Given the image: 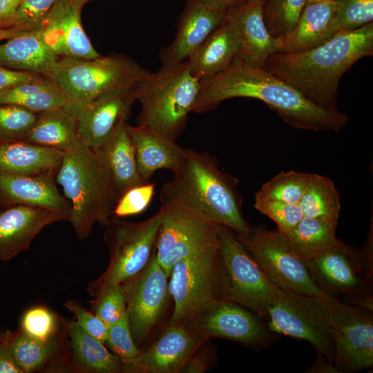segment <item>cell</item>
I'll list each match as a JSON object with an SVG mask.
<instances>
[{
  "instance_id": "52a82bcc",
  "label": "cell",
  "mask_w": 373,
  "mask_h": 373,
  "mask_svg": "<svg viewBox=\"0 0 373 373\" xmlns=\"http://www.w3.org/2000/svg\"><path fill=\"white\" fill-rule=\"evenodd\" d=\"M169 278L174 302L171 324H189L218 301L231 299L219 247L178 261Z\"/></svg>"
},
{
  "instance_id": "f907efd6",
  "label": "cell",
  "mask_w": 373,
  "mask_h": 373,
  "mask_svg": "<svg viewBox=\"0 0 373 373\" xmlns=\"http://www.w3.org/2000/svg\"><path fill=\"white\" fill-rule=\"evenodd\" d=\"M23 0H0V30L10 28Z\"/></svg>"
},
{
  "instance_id": "8d00e7d4",
  "label": "cell",
  "mask_w": 373,
  "mask_h": 373,
  "mask_svg": "<svg viewBox=\"0 0 373 373\" xmlns=\"http://www.w3.org/2000/svg\"><path fill=\"white\" fill-rule=\"evenodd\" d=\"M307 0H264L262 17L269 33L283 38L295 27Z\"/></svg>"
},
{
  "instance_id": "2e32d148",
  "label": "cell",
  "mask_w": 373,
  "mask_h": 373,
  "mask_svg": "<svg viewBox=\"0 0 373 373\" xmlns=\"http://www.w3.org/2000/svg\"><path fill=\"white\" fill-rule=\"evenodd\" d=\"M189 325L208 341L224 338L256 350L265 349L276 340L259 316L230 298L215 303Z\"/></svg>"
},
{
  "instance_id": "5b68a950",
  "label": "cell",
  "mask_w": 373,
  "mask_h": 373,
  "mask_svg": "<svg viewBox=\"0 0 373 373\" xmlns=\"http://www.w3.org/2000/svg\"><path fill=\"white\" fill-rule=\"evenodd\" d=\"M200 88L186 60L149 72L138 84V124L175 140L186 127Z\"/></svg>"
},
{
  "instance_id": "4316f807",
  "label": "cell",
  "mask_w": 373,
  "mask_h": 373,
  "mask_svg": "<svg viewBox=\"0 0 373 373\" xmlns=\"http://www.w3.org/2000/svg\"><path fill=\"white\" fill-rule=\"evenodd\" d=\"M64 152L26 140L0 143V172L24 175H56Z\"/></svg>"
},
{
  "instance_id": "11a10c76",
  "label": "cell",
  "mask_w": 373,
  "mask_h": 373,
  "mask_svg": "<svg viewBox=\"0 0 373 373\" xmlns=\"http://www.w3.org/2000/svg\"><path fill=\"white\" fill-rule=\"evenodd\" d=\"M323 1V0H307L306 4L309 3L316 2V1Z\"/></svg>"
},
{
  "instance_id": "7c38bea8",
  "label": "cell",
  "mask_w": 373,
  "mask_h": 373,
  "mask_svg": "<svg viewBox=\"0 0 373 373\" xmlns=\"http://www.w3.org/2000/svg\"><path fill=\"white\" fill-rule=\"evenodd\" d=\"M235 235L278 287L311 296L321 293L306 262L296 254L280 231L249 226L245 233Z\"/></svg>"
},
{
  "instance_id": "44dd1931",
  "label": "cell",
  "mask_w": 373,
  "mask_h": 373,
  "mask_svg": "<svg viewBox=\"0 0 373 373\" xmlns=\"http://www.w3.org/2000/svg\"><path fill=\"white\" fill-rule=\"evenodd\" d=\"M263 1L246 3L226 14L238 39V59L256 68H264L267 58L281 52L282 38L268 32L262 17Z\"/></svg>"
},
{
  "instance_id": "7402d4cb",
  "label": "cell",
  "mask_w": 373,
  "mask_h": 373,
  "mask_svg": "<svg viewBox=\"0 0 373 373\" xmlns=\"http://www.w3.org/2000/svg\"><path fill=\"white\" fill-rule=\"evenodd\" d=\"M226 19V14L187 0L172 43L160 53L162 66L184 61Z\"/></svg>"
},
{
  "instance_id": "484cf974",
  "label": "cell",
  "mask_w": 373,
  "mask_h": 373,
  "mask_svg": "<svg viewBox=\"0 0 373 373\" xmlns=\"http://www.w3.org/2000/svg\"><path fill=\"white\" fill-rule=\"evenodd\" d=\"M239 53L235 32L226 17L186 61L192 75L201 82L224 70L238 58Z\"/></svg>"
},
{
  "instance_id": "83f0119b",
  "label": "cell",
  "mask_w": 373,
  "mask_h": 373,
  "mask_svg": "<svg viewBox=\"0 0 373 373\" xmlns=\"http://www.w3.org/2000/svg\"><path fill=\"white\" fill-rule=\"evenodd\" d=\"M80 106L72 104L37 113V118L25 140L64 152L82 142L78 133L77 114Z\"/></svg>"
},
{
  "instance_id": "4fadbf2b",
  "label": "cell",
  "mask_w": 373,
  "mask_h": 373,
  "mask_svg": "<svg viewBox=\"0 0 373 373\" xmlns=\"http://www.w3.org/2000/svg\"><path fill=\"white\" fill-rule=\"evenodd\" d=\"M266 321L271 332L307 341L316 351L317 360L334 365V341L318 296L278 288Z\"/></svg>"
},
{
  "instance_id": "7dc6e473",
  "label": "cell",
  "mask_w": 373,
  "mask_h": 373,
  "mask_svg": "<svg viewBox=\"0 0 373 373\" xmlns=\"http://www.w3.org/2000/svg\"><path fill=\"white\" fill-rule=\"evenodd\" d=\"M15 334L8 329L0 330V373H23L13 354Z\"/></svg>"
},
{
  "instance_id": "f35d334b",
  "label": "cell",
  "mask_w": 373,
  "mask_h": 373,
  "mask_svg": "<svg viewBox=\"0 0 373 373\" xmlns=\"http://www.w3.org/2000/svg\"><path fill=\"white\" fill-rule=\"evenodd\" d=\"M58 0H23L18 8L12 26L0 30V41L30 32L37 28Z\"/></svg>"
},
{
  "instance_id": "74e56055",
  "label": "cell",
  "mask_w": 373,
  "mask_h": 373,
  "mask_svg": "<svg viewBox=\"0 0 373 373\" xmlns=\"http://www.w3.org/2000/svg\"><path fill=\"white\" fill-rule=\"evenodd\" d=\"M37 115V113L18 105L0 104V143L25 140Z\"/></svg>"
},
{
  "instance_id": "bcb514c9",
  "label": "cell",
  "mask_w": 373,
  "mask_h": 373,
  "mask_svg": "<svg viewBox=\"0 0 373 373\" xmlns=\"http://www.w3.org/2000/svg\"><path fill=\"white\" fill-rule=\"evenodd\" d=\"M64 306L73 313L76 323L83 331L102 343H106L108 326L99 317L86 310L75 300H68L64 303Z\"/></svg>"
},
{
  "instance_id": "277c9868",
  "label": "cell",
  "mask_w": 373,
  "mask_h": 373,
  "mask_svg": "<svg viewBox=\"0 0 373 373\" xmlns=\"http://www.w3.org/2000/svg\"><path fill=\"white\" fill-rule=\"evenodd\" d=\"M55 181L70 203L69 222L79 240L92 233L95 223L106 225L120 195L94 149L81 142L65 151Z\"/></svg>"
},
{
  "instance_id": "7a4b0ae2",
  "label": "cell",
  "mask_w": 373,
  "mask_h": 373,
  "mask_svg": "<svg viewBox=\"0 0 373 373\" xmlns=\"http://www.w3.org/2000/svg\"><path fill=\"white\" fill-rule=\"evenodd\" d=\"M373 55V22L342 31L323 44L299 53L277 52L264 68L285 82L316 105L337 109L343 75L358 60Z\"/></svg>"
},
{
  "instance_id": "836d02e7",
  "label": "cell",
  "mask_w": 373,
  "mask_h": 373,
  "mask_svg": "<svg viewBox=\"0 0 373 373\" xmlns=\"http://www.w3.org/2000/svg\"><path fill=\"white\" fill-rule=\"evenodd\" d=\"M298 205L305 217L338 224L340 195L334 182L327 177L312 174Z\"/></svg>"
},
{
  "instance_id": "b9f144b4",
  "label": "cell",
  "mask_w": 373,
  "mask_h": 373,
  "mask_svg": "<svg viewBox=\"0 0 373 373\" xmlns=\"http://www.w3.org/2000/svg\"><path fill=\"white\" fill-rule=\"evenodd\" d=\"M340 32L359 28L373 22V0H334Z\"/></svg>"
},
{
  "instance_id": "60d3db41",
  "label": "cell",
  "mask_w": 373,
  "mask_h": 373,
  "mask_svg": "<svg viewBox=\"0 0 373 373\" xmlns=\"http://www.w3.org/2000/svg\"><path fill=\"white\" fill-rule=\"evenodd\" d=\"M19 329L34 339L50 342L55 340L57 318L49 309L43 306L34 307L23 314Z\"/></svg>"
},
{
  "instance_id": "8992f818",
  "label": "cell",
  "mask_w": 373,
  "mask_h": 373,
  "mask_svg": "<svg viewBox=\"0 0 373 373\" xmlns=\"http://www.w3.org/2000/svg\"><path fill=\"white\" fill-rule=\"evenodd\" d=\"M149 71L120 54L92 59L58 58L43 74L61 89L70 104L82 106L108 90L134 85Z\"/></svg>"
},
{
  "instance_id": "816d5d0a",
  "label": "cell",
  "mask_w": 373,
  "mask_h": 373,
  "mask_svg": "<svg viewBox=\"0 0 373 373\" xmlns=\"http://www.w3.org/2000/svg\"><path fill=\"white\" fill-rule=\"evenodd\" d=\"M206 7L227 14L245 4L244 0H194Z\"/></svg>"
},
{
  "instance_id": "f546056e",
  "label": "cell",
  "mask_w": 373,
  "mask_h": 373,
  "mask_svg": "<svg viewBox=\"0 0 373 373\" xmlns=\"http://www.w3.org/2000/svg\"><path fill=\"white\" fill-rule=\"evenodd\" d=\"M59 58L33 32H25L0 44V64L12 70L43 75Z\"/></svg>"
},
{
  "instance_id": "7bdbcfd3",
  "label": "cell",
  "mask_w": 373,
  "mask_h": 373,
  "mask_svg": "<svg viewBox=\"0 0 373 373\" xmlns=\"http://www.w3.org/2000/svg\"><path fill=\"white\" fill-rule=\"evenodd\" d=\"M255 208L271 219L284 234L291 231L304 217L297 204L255 200Z\"/></svg>"
},
{
  "instance_id": "ffe728a7",
  "label": "cell",
  "mask_w": 373,
  "mask_h": 373,
  "mask_svg": "<svg viewBox=\"0 0 373 373\" xmlns=\"http://www.w3.org/2000/svg\"><path fill=\"white\" fill-rule=\"evenodd\" d=\"M70 213L41 207L0 208V260L8 261L29 248L46 227L69 221Z\"/></svg>"
},
{
  "instance_id": "603a6c76",
  "label": "cell",
  "mask_w": 373,
  "mask_h": 373,
  "mask_svg": "<svg viewBox=\"0 0 373 373\" xmlns=\"http://www.w3.org/2000/svg\"><path fill=\"white\" fill-rule=\"evenodd\" d=\"M15 205L41 207L71 212L70 203L57 187L55 176L0 172V208Z\"/></svg>"
},
{
  "instance_id": "d590c367",
  "label": "cell",
  "mask_w": 373,
  "mask_h": 373,
  "mask_svg": "<svg viewBox=\"0 0 373 373\" xmlns=\"http://www.w3.org/2000/svg\"><path fill=\"white\" fill-rule=\"evenodd\" d=\"M12 350L15 359L23 373L37 370L58 351L56 340L42 342L34 339L20 329L15 332Z\"/></svg>"
},
{
  "instance_id": "e575fe53",
  "label": "cell",
  "mask_w": 373,
  "mask_h": 373,
  "mask_svg": "<svg viewBox=\"0 0 373 373\" xmlns=\"http://www.w3.org/2000/svg\"><path fill=\"white\" fill-rule=\"evenodd\" d=\"M312 177L303 172H280L261 186L255 200L298 204Z\"/></svg>"
},
{
  "instance_id": "f6af8a7d",
  "label": "cell",
  "mask_w": 373,
  "mask_h": 373,
  "mask_svg": "<svg viewBox=\"0 0 373 373\" xmlns=\"http://www.w3.org/2000/svg\"><path fill=\"white\" fill-rule=\"evenodd\" d=\"M155 188V184L147 182L129 189L119 198L113 216L122 218L141 213L149 207Z\"/></svg>"
},
{
  "instance_id": "ba28073f",
  "label": "cell",
  "mask_w": 373,
  "mask_h": 373,
  "mask_svg": "<svg viewBox=\"0 0 373 373\" xmlns=\"http://www.w3.org/2000/svg\"><path fill=\"white\" fill-rule=\"evenodd\" d=\"M372 237L356 249L338 240L323 254L306 262L320 289L341 302L372 311Z\"/></svg>"
},
{
  "instance_id": "9c48e42d",
  "label": "cell",
  "mask_w": 373,
  "mask_h": 373,
  "mask_svg": "<svg viewBox=\"0 0 373 373\" xmlns=\"http://www.w3.org/2000/svg\"><path fill=\"white\" fill-rule=\"evenodd\" d=\"M162 207L149 218L132 222L113 216L106 224L104 239L110 260L104 272L90 281L87 292L95 298L105 287L124 284L139 274L147 265L162 221Z\"/></svg>"
},
{
  "instance_id": "1f68e13d",
  "label": "cell",
  "mask_w": 373,
  "mask_h": 373,
  "mask_svg": "<svg viewBox=\"0 0 373 373\" xmlns=\"http://www.w3.org/2000/svg\"><path fill=\"white\" fill-rule=\"evenodd\" d=\"M336 227L327 220L304 216L285 236L296 254L306 262L337 243Z\"/></svg>"
},
{
  "instance_id": "f5cc1de1",
  "label": "cell",
  "mask_w": 373,
  "mask_h": 373,
  "mask_svg": "<svg viewBox=\"0 0 373 373\" xmlns=\"http://www.w3.org/2000/svg\"><path fill=\"white\" fill-rule=\"evenodd\" d=\"M71 1L83 7L86 3H88L90 0H71Z\"/></svg>"
},
{
  "instance_id": "681fc988",
  "label": "cell",
  "mask_w": 373,
  "mask_h": 373,
  "mask_svg": "<svg viewBox=\"0 0 373 373\" xmlns=\"http://www.w3.org/2000/svg\"><path fill=\"white\" fill-rule=\"evenodd\" d=\"M203 346V345H202ZM200 347L188 360L181 372L203 373L211 365L209 352Z\"/></svg>"
},
{
  "instance_id": "d4e9b609",
  "label": "cell",
  "mask_w": 373,
  "mask_h": 373,
  "mask_svg": "<svg viewBox=\"0 0 373 373\" xmlns=\"http://www.w3.org/2000/svg\"><path fill=\"white\" fill-rule=\"evenodd\" d=\"M126 131L134 146L138 171L149 182L155 171H173L185 157L188 149L175 140L164 136L147 126L126 123Z\"/></svg>"
},
{
  "instance_id": "5bb4252c",
  "label": "cell",
  "mask_w": 373,
  "mask_h": 373,
  "mask_svg": "<svg viewBox=\"0 0 373 373\" xmlns=\"http://www.w3.org/2000/svg\"><path fill=\"white\" fill-rule=\"evenodd\" d=\"M219 251L229 279L231 299L266 321L279 287L265 274L234 232L224 225H219Z\"/></svg>"
},
{
  "instance_id": "c3c4849f",
  "label": "cell",
  "mask_w": 373,
  "mask_h": 373,
  "mask_svg": "<svg viewBox=\"0 0 373 373\" xmlns=\"http://www.w3.org/2000/svg\"><path fill=\"white\" fill-rule=\"evenodd\" d=\"M43 75L12 70L0 64V93L20 84L39 79Z\"/></svg>"
},
{
  "instance_id": "e0dca14e",
  "label": "cell",
  "mask_w": 373,
  "mask_h": 373,
  "mask_svg": "<svg viewBox=\"0 0 373 373\" xmlns=\"http://www.w3.org/2000/svg\"><path fill=\"white\" fill-rule=\"evenodd\" d=\"M208 340L189 324H171L148 348L122 363L123 371L135 373L181 372L190 357Z\"/></svg>"
},
{
  "instance_id": "8fae6325",
  "label": "cell",
  "mask_w": 373,
  "mask_h": 373,
  "mask_svg": "<svg viewBox=\"0 0 373 373\" xmlns=\"http://www.w3.org/2000/svg\"><path fill=\"white\" fill-rule=\"evenodd\" d=\"M334 345L336 372L352 373L373 365V314L365 307L341 302L321 291Z\"/></svg>"
},
{
  "instance_id": "f1b7e54d",
  "label": "cell",
  "mask_w": 373,
  "mask_h": 373,
  "mask_svg": "<svg viewBox=\"0 0 373 373\" xmlns=\"http://www.w3.org/2000/svg\"><path fill=\"white\" fill-rule=\"evenodd\" d=\"M126 122H122L102 146L93 149L109 170L120 197L129 189L147 183L138 171Z\"/></svg>"
},
{
  "instance_id": "9a60e30c",
  "label": "cell",
  "mask_w": 373,
  "mask_h": 373,
  "mask_svg": "<svg viewBox=\"0 0 373 373\" xmlns=\"http://www.w3.org/2000/svg\"><path fill=\"white\" fill-rule=\"evenodd\" d=\"M168 277L153 251L146 267L122 284L126 296V315L138 347L157 325L170 296Z\"/></svg>"
},
{
  "instance_id": "30bf717a",
  "label": "cell",
  "mask_w": 373,
  "mask_h": 373,
  "mask_svg": "<svg viewBox=\"0 0 373 373\" xmlns=\"http://www.w3.org/2000/svg\"><path fill=\"white\" fill-rule=\"evenodd\" d=\"M160 200L164 215L153 252L169 278L178 261L219 247V224L178 200Z\"/></svg>"
},
{
  "instance_id": "ac0fdd59",
  "label": "cell",
  "mask_w": 373,
  "mask_h": 373,
  "mask_svg": "<svg viewBox=\"0 0 373 373\" xmlns=\"http://www.w3.org/2000/svg\"><path fill=\"white\" fill-rule=\"evenodd\" d=\"M139 82L105 92L80 107L77 126L82 144L96 149L126 122L137 98Z\"/></svg>"
},
{
  "instance_id": "6da1fadb",
  "label": "cell",
  "mask_w": 373,
  "mask_h": 373,
  "mask_svg": "<svg viewBox=\"0 0 373 373\" xmlns=\"http://www.w3.org/2000/svg\"><path fill=\"white\" fill-rule=\"evenodd\" d=\"M235 97L259 99L291 126L307 131L338 133L349 117L338 109L320 107L270 71L237 59L218 75L200 82L192 112L202 113Z\"/></svg>"
},
{
  "instance_id": "d6a6232c",
  "label": "cell",
  "mask_w": 373,
  "mask_h": 373,
  "mask_svg": "<svg viewBox=\"0 0 373 373\" xmlns=\"http://www.w3.org/2000/svg\"><path fill=\"white\" fill-rule=\"evenodd\" d=\"M68 332L74 358L82 369L95 373L123 372L120 359L104 343L83 331L75 321L70 322Z\"/></svg>"
},
{
  "instance_id": "ab89813d",
  "label": "cell",
  "mask_w": 373,
  "mask_h": 373,
  "mask_svg": "<svg viewBox=\"0 0 373 373\" xmlns=\"http://www.w3.org/2000/svg\"><path fill=\"white\" fill-rule=\"evenodd\" d=\"M91 302L95 314L108 327L126 314V296L122 284H114L103 289Z\"/></svg>"
},
{
  "instance_id": "4dcf8cb0",
  "label": "cell",
  "mask_w": 373,
  "mask_h": 373,
  "mask_svg": "<svg viewBox=\"0 0 373 373\" xmlns=\"http://www.w3.org/2000/svg\"><path fill=\"white\" fill-rule=\"evenodd\" d=\"M0 104H15L35 113L62 107L70 102L56 84L43 75L0 93Z\"/></svg>"
},
{
  "instance_id": "ee69618b",
  "label": "cell",
  "mask_w": 373,
  "mask_h": 373,
  "mask_svg": "<svg viewBox=\"0 0 373 373\" xmlns=\"http://www.w3.org/2000/svg\"><path fill=\"white\" fill-rule=\"evenodd\" d=\"M106 343L122 363L135 358L139 354L140 350L131 335L126 312L118 322L108 327Z\"/></svg>"
},
{
  "instance_id": "db71d44e",
  "label": "cell",
  "mask_w": 373,
  "mask_h": 373,
  "mask_svg": "<svg viewBox=\"0 0 373 373\" xmlns=\"http://www.w3.org/2000/svg\"><path fill=\"white\" fill-rule=\"evenodd\" d=\"M245 3H253L258 1H262L264 0H244Z\"/></svg>"
},
{
  "instance_id": "3957f363",
  "label": "cell",
  "mask_w": 373,
  "mask_h": 373,
  "mask_svg": "<svg viewBox=\"0 0 373 373\" xmlns=\"http://www.w3.org/2000/svg\"><path fill=\"white\" fill-rule=\"evenodd\" d=\"M172 172L173 177L162 186L160 198L178 200L235 233L249 229L242 213L236 180L224 173L210 155L188 149L183 160Z\"/></svg>"
},
{
  "instance_id": "cb8c5ba5",
  "label": "cell",
  "mask_w": 373,
  "mask_h": 373,
  "mask_svg": "<svg viewBox=\"0 0 373 373\" xmlns=\"http://www.w3.org/2000/svg\"><path fill=\"white\" fill-rule=\"evenodd\" d=\"M334 0L307 3L294 29L282 38V52L299 53L314 48L340 32Z\"/></svg>"
},
{
  "instance_id": "d6986e66",
  "label": "cell",
  "mask_w": 373,
  "mask_h": 373,
  "mask_svg": "<svg viewBox=\"0 0 373 373\" xmlns=\"http://www.w3.org/2000/svg\"><path fill=\"white\" fill-rule=\"evenodd\" d=\"M82 9V6L71 0H58L39 26L30 32L39 37L59 57H98L101 55L83 28Z\"/></svg>"
}]
</instances>
